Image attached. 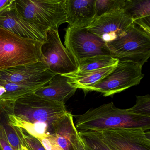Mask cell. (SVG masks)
<instances>
[{"label":"cell","instance_id":"obj_23","mask_svg":"<svg viewBox=\"0 0 150 150\" xmlns=\"http://www.w3.org/2000/svg\"><path fill=\"white\" fill-rule=\"evenodd\" d=\"M78 131L84 144L92 150H113L102 140L97 132L92 130Z\"/></svg>","mask_w":150,"mask_h":150},{"label":"cell","instance_id":"obj_12","mask_svg":"<svg viewBox=\"0 0 150 150\" xmlns=\"http://www.w3.org/2000/svg\"><path fill=\"white\" fill-rule=\"evenodd\" d=\"M0 28L21 37L44 42L47 33L23 18L15 9L13 3L0 13Z\"/></svg>","mask_w":150,"mask_h":150},{"label":"cell","instance_id":"obj_26","mask_svg":"<svg viewBox=\"0 0 150 150\" xmlns=\"http://www.w3.org/2000/svg\"><path fill=\"white\" fill-rule=\"evenodd\" d=\"M71 142L74 150H86L85 144L79 135L76 127L72 134Z\"/></svg>","mask_w":150,"mask_h":150},{"label":"cell","instance_id":"obj_16","mask_svg":"<svg viewBox=\"0 0 150 150\" xmlns=\"http://www.w3.org/2000/svg\"><path fill=\"white\" fill-rule=\"evenodd\" d=\"M117 65L99 70L77 72L62 75L68 78V82L72 86L77 89L80 88L86 92L88 88L98 83L110 74L115 68Z\"/></svg>","mask_w":150,"mask_h":150},{"label":"cell","instance_id":"obj_13","mask_svg":"<svg viewBox=\"0 0 150 150\" xmlns=\"http://www.w3.org/2000/svg\"><path fill=\"white\" fill-rule=\"evenodd\" d=\"M96 0H66L67 23L75 28H87L95 20Z\"/></svg>","mask_w":150,"mask_h":150},{"label":"cell","instance_id":"obj_17","mask_svg":"<svg viewBox=\"0 0 150 150\" xmlns=\"http://www.w3.org/2000/svg\"><path fill=\"white\" fill-rule=\"evenodd\" d=\"M46 85L13 83L0 81V86L6 88V92L0 97V100L13 101L35 93L39 88Z\"/></svg>","mask_w":150,"mask_h":150},{"label":"cell","instance_id":"obj_3","mask_svg":"<svg viewBox=\"0 0 150 150\" xmlns=\"http://www.w3.org/2000/svg\"><path fill=\"white\" fill-rule=\"evenodd\" d=\"M43 43L0 28V72L44 61L41 51Z\"/></svg>","mask_w":150,"mask_h":150},{"label":"cell","instance_id":"obj_32","mask_svg":"<svg viewBox=\"0 0 150 150\" xmlns=\"http://www.w3.org/2000/svg\"><path fill=\"white\" fill-rule=\"evenodd\" d=\"M0 150H1V148H0Z\"/></svg>","mask_w":150,"mask_h":150},{"label":"cell","instance_id":"obj_9","mask_svg":"<svg viewBox=\"0 0 150 150\" xmlns=\"http://www.w3.org/2000/svg\"><path fill=\"white\" fill-rule=\"evenodd\" d=\"M113 150H150V131L142 128H110L96 131Z\"/></svg>","mask_w":150,"mask_h":150},{"label":"cell","instance_id":"obj_22","mask_svg":"<svg viewBox=\"0 0 150 150\" xmlns=\"http://www.w3.org/2000/svg\"><path fill=\"white\" fill-rule=\"evenodd\" d=\"M125 0H96L95 20L102 16L122 11Z\"/></svg>","mask_w":150,"mask_h":150},{"label":"cell","instance_id":"obj_8","mask_svg":"<svg viewBox=\"0 0 150 150\" xmlns=\"http://www.w3.org/2000/svg\"><path fill=\"white\" fill-rule=\"evenodd\" d=\"M64 44L78 64L83 59L98 55L110 56L106 43L88 31L87 28L68 27Z\"/></svg>","mask_w":150,"mask_h":150},{"label":"cell","instance_id":"obj_2","mask_svg":"<svg viewBox=\"0 0 150 150\" xmlns=\"http://www.w3.org/2000/svg\"><path fill=\"white\" fill-rule=\"evenodd\" d=\"M77 130H101L110 128H142L150 131V117L131 113L129 108L119 109L113 102L90 109L75 116Z\"/></svg>","mask_w":150,"mask_h":150},{"label":"cell","instance_id":"obj_29","mask_svg":"<svg viewBox=\"0 0 150 150\" xmlns=\"http://www.w3.org/2000/svg\"><path fill=\"white\" fill-rule=\"evenodd\" d=\"M6 92V88L2 86H0V97L2 96Z\"/></svg>","mask_w":150,"mask_h":150},{"label":"cell","instance_id":"obj_31","mask_svg":"<svg viewBox=\"0 0 150 150\" xmlns=\"http://www.w3.org/2000/svg\"><path fill=\"white\" fill-rule=\"evenodd\" d=\"M85 147H86V150H92V149H91V148H89V147H88V146H87L85 144Z\"/></svg>","mask_w":150,"mask_h":150},{"label":"cell","instance_id":"obj_30","mask_svg":"<svg viewBox=\"0 0 150 150\" xmlns=\"http://www.w3.org/2000/svg\"><path fill=\"white\" fill-rule=\"evenodd\" d=\"M29 150L26 146H22L21 148V150Z\"/></svg>","mask_w":150,"mask_h":150},{"label":"cell","instance_id":"obj_4","mask_svg":"<svg viewBox=\"0 0 150 150\" xmlns=\"http://www.w3.org/2000/svg\"><path fill=\"white\" fill-rule=\"evenodd\" d=\"M66 0H15L16 12L47 33L67 23Z\"/></svg>","mask_w":150,"mask_h":150},{"label":"cell","instance_id":"obj_21","mask_svg":"<svg viewBox=\"0 0 150 150\" xmlns=\"http://www.w3.org/2000/svg\"><path fill=\"white\" fill-rule=\"evenodd\" d=\"M0 125L4 130L6 137L11 145L16 150H20L24 146L21 134L18 128L9 122L6 114L0 107Z\"/></svg>","mask_w":150,"mask_h":150},{"label":"cell","instance_id":"obj_24","mask_svg":"<svg viewBox=\"0 0 150 150\" xmlns=\"http://www.w3.org/2000/svg\"><path fill=\"white\" fill-rule=\"evenodd\" d=\"M136 103L129 108L131 113L140 115L150 117V96L149 94L144 96H136Z\"/></svg>","mask_w":150,"mask_h":150},{"label":"cell","instance_id":"obj_18","mask_svg":"<svg viewBox=\"0 0 150 150\" xmlns=\"http://www.w3.org/2000/svg\"><path fill=\"white\" fill-rule=\"evenodd\" d=\"M75 128L73 115L69 112L59 124L53 133L58 144L63 150H74L71 142V137Z\"/></svg>","mask_w":150,"mask_h":150},{"label":"cell","instance_id":"obj_25","mask_svg":"<svg viewBox=\"0 0 150 150\" xmlns=\"http://www.w3.org/2000/svg\"><path fill=\"white\" fill-rule=\"evenodd\" d=\"M18 129L21 134L24 146H26L29 150H45L38 139L30 136L22 129Z\"/></svg>","mask_w":150,"mask_h":150},{"label":"cell","instance_id":"obj_6","mask_svg":"<svg viewBox=\"0 0 150 150\" xmlns=\"http://www.w3.org/2000/svg\"><path fill=\"white\" fill-rule=\"evenodd\" d=\"M142 69V67L138 64L119 61L110 74L98 83L88 88L86 92H100L104 96L121 93L140 83L144 77Z\"/></svg>","mask_w":150,"mask_h":150},{"label":"cell","instance_id":"obj_15","mask_svg":"<svg viewBox=\"0 0 150 150\" xmlns=\"http://www.w3.org/2000/svg\"><path fill=\"white\" fill-rule=\"evenodd\" d=\"M122 11L134 24L150 35V0H125Z\"/></svg>","mask_w":150,"mask_h":150},{"label":"cell","instance_id":"obj_14","mask_svg":"<svg viewBox=\"0 0 150 150\" xmlns=\"http://www.w3.org/2000/svg\"><path fill=\"white\" fill-rule=\"evenodd\" d=\"M68 78L56 74L45 86L35 93V94L59 102L65 103L72 96L77 88L68 82Z\"/></svg>","mask_w":150,"mask_h":150},{"label":"cell","instance_id":"obj_1","mask_svg":"<svg viewBox=\"0 0 150 150\" xmlns=\"http://www.w3.org/2000/svg\"><path fill=\"white\" fill-rule=\"evenodd\" d=\"M0 107L6 114L22 121L46 124L50 134L54 133L59 124L69 112L65 103L46 99L35 93L15 100H0Z\"/></svg>","mask_w":150,"mask_h":150},{"label":"cell","instance_id":"obj_19","mask_svg":"<svg viewBox=\"0 0 150 150\" xmlns=\"http://www.w3.org/2000/svg\"><path fill=\"white\" fill-rule=\"evenodd\" d=\"M6 115L11 125L22 129L28 134L37 139L43 138L49 134H50L49 127L44 123L28 122L20 120L12 115Z\"/></svg>","mask_w":150,"mask_h":150},{"label":"cell","instance_id":"obj_5","mask_svg":"<svg viewBox=\"0 0 150 150\" xmlns=\"http://www.w3.org/2000/svg\"><path fill=\"white\" fill-rule=\"evenodd\" d=\"M110 56L143 67L150 57V35L133 24L122 37L106 43Z\"/></svg>","mask_w":150,"mask_h":150},{"label":"cell","instance_id":"obj_20","mask_svg":"<svg viewBox=\"0 0 150 150\" xmlns=\"http://www.w3.org/2000/svg\"><path fill=\"white\" fill-rule=\"evenodd\" d=\"M119 60L110 56L98 55L80 61L77 72H86L99 70L117 65Z\"/></svg>","mask_w":150,"mask_h":150},{"label":"cell","instance_id":"obj_10","mask_svg":"<svg viewBox=\"0 0 150 150\" xmlns=\"http://www.w3.org/2000/svg\"><path fill=\"white\" fill-rule=\"evenodd\" d=\"M133 24L122 10L97 18L87 28L106 43L124 36Z\"/></svg>","mask_w":150,"mask_h":150},{"label":"cell","instance_id":"obj_11","mask_svg":"<svg viewBox=\"0 0 150 150\" xmlns=\"http://www.w3.org/2000/svg\"><path fill=\"white\" fill-rule=\"evenodd\" d=\"M56 75L44 61L19 66L0 72V81L13 83L46 85Z\"/></svg>","mask_w":150,"mask_h":150},{"label":"cell","instance_id":"obj_28","mask_svg":"<svg viewBox=\"0 0 150 150\" xmlns=\"http://www.w3.org/2000/svg\"><path fill=\"white\" fill-rule=\"evenodd\" d=\"M15 0H0V13L11 6Z\"/></svg>","mask_w":150,"mask_h":150},{"label":"cell","instance_id":"obj_7","mask_svg":"<svg viewBox=\"0 0 150 150\" xmlns=\"http://www.w3.org/2000/svg\"><path fill=\"white\" fill-rule=\"evenodd\" d=\"M44 60L50 71L56 74H69L78 71V63L72 54L62 44L58 30L47 31L42 46Z\"/></svg>","mask_w":150,"mask_h":150},{"label":"cell","instance_id":"obj_27","mask_svg":"<svg viewBox=\"0 0 150 150\" xmlns=\"http://www.w3.org/2000/svg\"><path fill=\"white\" fill-rule=\"evenodd\" d=\"M0 148L1 150H16L11 145L6 137L4 130L0 125Z\"/></svg>","mask_w":150,"mask_h":150}]
</instances>
